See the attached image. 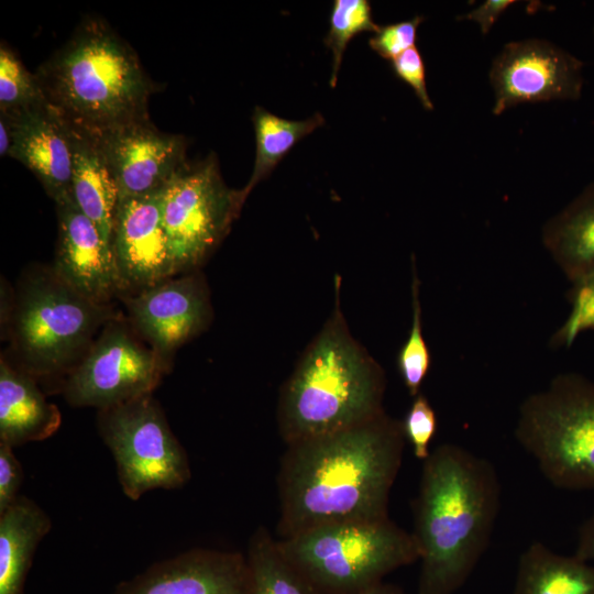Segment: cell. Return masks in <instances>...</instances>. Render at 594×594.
Returning <instances> with one entry per match:
<instances>
[{
  "label": "cell",
  "mask_w": 594,
  "mask_h": 594,
  "mask_svg": "<svg viewBox=\"0 0 594 594\" xmlns=\"http://www.w3.org/2000/svg\"><path fill=\"white\" fill-rule=\"evenodd\" d=\"M542 243L572 284L594 273V183L546 222Z\"/></svg>",
  "instance_id": "d6986e66"
},
{
  "label": "cell",
  "mask_w": 594,
  "mask_h": 594,
  "mask_svg": "<svg viewBox=\"0 0 594 594\" xmlns=\"http://www.w3.org/2000/svg\"><path fill=\"white\" fill-rule=\"evenodd\" d=\"M574 554L594 564V512L579 529Z\"/></svg>",
  "instance_id": "836d02e7"
},
{
  "label": "cell",
  "mask_w": 594,
  "mask_h": 594,
  "mask_svg": "<svg viewBox=\"0 0 594 594\" xmlns=\"http://www.w3.org/2000/svg\"><path fill=\"white\" fill-rule=\"evenodd\" d=\"M36 77L48 102L90 135L148 119L153 85L132 47L101 20L81 23Z\"/></svg>",
  "instance_id": "277c9868"
},
{
  "label": "cell",
  "mask_w": 594,
  "mask_h": 594,
  "mask_svg": "<svg viewBox=\"0 0 594 594\" xmlns=\"http://www.w3.org/2000/svg\"><path fill=\"white\" fill-rule=\"evenodd\" d=\"M11 144L10 130L8 122L0 116V154L8 156Z\"/></svg>",
  "instance_id": "d590c367"
},
{
  "label": "cell",
  "mask_w": 594,
  "mask_h": 594,
  "mask_svg": "<svg viewBox=\"0 0 594 594\" xmlns=\"http://www.w3.org/2000/svg\"><path fill=\"white\" fill-rule=\"evenodd\" d=\"M569 299V316L551 339L554 346L569 348L581 332L594 329V273L573 283Z\"/></svg>",
  "instance_id": "83f0119b"
},
{
  "label": "cell",
  "mask_w": 594,
  "mask_h": 594,
  "mask_svg": "<svg viewBox=\"0 0 594 594\" xmlns=\"http://www.w3.org/2000/svg\"><path fill=\"white\" fill-rule=\"evenodd\" d=\"M72 127V125H70ZM70 195L80 209L111 244L118 189L95 140L72 127Z\"/></svg>",
  "instance_id": "ffe728a7"
},
{
  "label": "cell",
  "mask_w": 594,
  "mask_h": 594,
  "mask_svg": "<svg viewBox=\"0 0 594 594\" xmlns=\"http://www.w3.org/2000/svg\"><path fill=\"white\" fill-rule=\"evenodd\" d=\"M10 130L8 156L35 174L55 201L70 193L72 127L48 101L13 113H0Z\"/></svg>",
  "instance_id": "e0dca14e"
},
{
  "label": "cell",
  "mask_w": 594,
  "mask_h": 594,
  "mask_svg": "<svg viewBox=\"0 0 594 594\" xmlns=\"http://www.w3.org/2000/svg\"><path fill=\"white\" fill-rule=\"evenodd\" d=\"M411 270L413 322L408 338L399 351L397 365L409 395L415 397L420 393L424 380L429 372L431 355L422 333V316L419 297L420 282L417 275L415 260H413Z\"/></svg>",
  "instance_id": "484cf974"
},
{
  "label": "cell",
  "mask_w": 594,
  "mask_h": 594,
  "mask_svg": "<svg viewBox=\"0 0 594 594\" xmlns=\"http://www.w3.org/2000/svg\"><path fill=\"white\" fill-rule=\"evenodd\" d=\"M283 385L277 407L280 437L292 444L363 424L382 413L383 369L352 337L339 305Z\"/></svg>",
  "instance_id": "3957f363"
},
{
  "label": "cell",
  "mask_w": 594,
  "mask_h": 594,
  "mask_svg": "<svg viewBox=\"0 0 594 594\" xmlns=\"http://www.w3.org/2000/svg\"><path fill=\"white\" fill-rule=\"evenodd\" d=\"M58 241L53 271L84 297L101 305L122 292L112 251L70 193L55 200Z\"/></svg>",
  "instance_id": "9a60e30c"
},
{
  "label": "cell",
  "mask_w": 594,
  "mask_h": 594,
  "mask_svg": "<svg viewBox=\"0 0 594 594\" xmlns=\"http://www.w3.org/2000/svg\"><path fill=\"white\" fill-rule=\"evenodd\" d=\"M392 68L399 79L411 87L422 107L432 110L433 105L426 85L425 63L416 45L393 59Z\"/></svg>",
  "instance_id": "4dcf8cb0"
},
{
  "label": "cell",
  "mask_w": 594,
  "mask_h": 594,
  "mask_svg": "<svg viewBox=\"0 0 594 594\" xmlns=\"http://www.w3.org/2000/svg\"><path fill=\"white\" fill-rule=\"evenodd\" d=\"M62 416L36 380L4 358L0 361V443L12 448L53 436Z\"/></svg>",
  "instance_id": "ac0fdd59"
},
{
  "label": "cell",
  "mask_w": 594,
  "mask_h": 594,
  "mask_svg": "<svg viewBox=\"0 0 594 594\" xmlns=\"http://www.w3.org/2000/svg\"><path fill=\"white\" fill-rule=\"evenodd\" d=\"M245 556L250 594H322L287 559L264 526L252 534Z\"/></svg>",
  "instance_id": "603a6c76"
},
{
  "label": "cell",
  "mask_w": 594,
  "mask_h": 594,
  "mask_svg": "<svg viewBox=\"0 0 594 594\" xmlns=\"http://www.w3.org/2000/svg\"><path fill=\"white\" fill-rule=\"evenodd\" d=\"M165 189L118 201L111 246L122 292H141L176 275L163 221Z\"/></svg>",
  "instance_id": "5bb4252c"
},
{
  "label": "cell",
  "mask_w": 594,
  "mask_h": 594,
  "mask_svg": "<svg viewBox=\"0 0 594 594\" xmlns=\"http://www.w3.org/2000/svg\"><path fill=\"white\" fill-rule=\"evenodd\" d=\"M277 541L322 594L354 593L419 561L413 534L389 517L320 525Z\"/></svg>",
  "instance_id": "5b68a950"
},
{
  "label": "cell",
  "mask_w": 594,
  "mask_h": 594,
  "mask_svg": "<svg viewBox=\"0 0 594 594\" xmlns=\"http://www.w3.org/2000/svg\"><path fill=\"white\" fill-rule=\"evenodd\" d=\"M515 437L550 484L594 490V383L575 373L553 377L521 403Z\"/></svg>",
  "instance_id": "52a82bcc"
},
{
  "label": "cell",
  "mask_w": 594,
  "mask_h": 594,
  "mask_svg": "<svg viewBox=\"0 0 594 594\" xmlns=\"http://www.w3.org/2000/svg\"><path fill=\"white\" fill-rule=\"evenodd\" d=\"M351 594H408V593H406L402 587L397 585L385 583L384 581H382Z\"/></svg>",
  "instance_id": "e575fe53"
},
{
  "label": "cell",
  "mask_w": 594,
  "mask_h": 594,
  "mask_svg": "<svg viewBox=\"0 0 594 594\" xmlns=\"http://www.w3.org/2000/svg\"><path fill=\"white\" fill-rule=\"evenodd\" d=\"M116 312L76 292L55 272L38 271L19 288L12 314V343L21 367L36 377L67 375Z\"/></svg>",
  "instance_id": "8992f818"
},
{
  "label": "cell",
  "mask_w": 594,
  "mask_h": 594,
  "mask_svg": "<svg viewBox=\"0 0 594 594\" xmlns=\"http://www.w3.org/2000/svg\"><path fill=\"white\" fill-rule=\"evenodd\" d=\"M252 122L256 155L252 175L242 188L245 197L257 183L270 176L275 166L301 139L323 125L324 118L321 113H315L306 120H287L262 107H255Z\"/></svg>",
  "instance_id": "cb8c5ba5"
},
{
  "label": "cell",
  "mask_w": 594,
  "mask_h": 594,
  "mask_svg": "<svg viewBox=\"0 0 594 594\" xmlns=\"http://www.w3.org/2000/svg\"><path fill=\"white\" fill-rule=\"evenodd\" d=\"M490 80L495 97L492 112L499 116L520 103L579 99L583 63L546 40L515 41L494 59Z\"/></svg>",
  "instance_id": "8fae6325"
},
{
  "label": "cell",
  "mask_w": 594,
  "mask_h": 594,
  "mask_svg": "<svg viewBox=\"0 0 594 594\" xmlns=\"http://www.w3.org/2000/svg\"><path fill=\"white\" fill-rule=\"evenodd\" d=\"M246 197L229 188L212 155L187 165L165 189L163 221L176 274L199 266L227 235Z\"/></svg>",
  "instance_id": "9c48e42d"
},
{
  "label": "cell",
  "mask_w": 594,
  "mask_h": 594,
  "mask_svg": "<svg viewBox=\"0 0 594 594\" xmlns=\"http://www.w3.org/2000/svg\"><path fill=\"white\" fill-rule=\"evenodd\" d=\"M330 29L323 40L332 53V70L330 86L337 85L343 53L350 41L363 32L380 30L372 16L371 4L367 0H334L330 13Z\"/></svg>",
  "instance_id": "d4e9b609"
},
{
  "label": "cell",
  "mask_w": 594,
  "mask_h": 594,
  "mask_svg": "<svg viewBox=\"0 0 594 594\" xmlns=\"http://www.w3.org/2000/svg\"><path fill=\"white\" fill-rule=\"evenodd\" d=\"M51 528L46 512L24 495L0 514V594H23L35 550Z\"/></svg>",
  "instance_id": "44dd1931"
},
{
  "label": "cell",
  "mask_w": 594,
  "mask_h": 594,
  "mask_svg": "<svg viewBox=\"0 0 594 594\" xmlns=\"http://www.w3.org/2000/svg\"><path fill=\"white\" fill-rule=\"evenodd\" d=\"M127 307L134 329L163 360L204 331L212 316L198 274L173 276L138 292Z\"/></svg>",
  "instance_id": "4fadbf2b"
},
{
  "label": "cell",
  "mask_w": 594,
  "mask_h": 594,
  "mask_svg": "<svg viewBox=\"0 0 594 594\" xmlns=\"http://www.w3.org/2000/svg\"><path fill=\"white\" fill-rule=\"evenodd\" d=\"M421 15L411 20L381 26L369 41L370 47L382 58L391 62L415 46L417 29L422 22Z\"/></svg>",
  "instance_id": "f546056e"
},
{
  "label": "cell",
  "mask_w": 594,
  "mask_h": 594,
  "mask_svg": "<svg viewBox=\"0 0 594 594\" xmlns=\"http://www.w3.org/2000/svg\"><path fill=\"white\" fill-rule=\"evenodd\" d=\"M90 136L113 177L118 201L166 188L188 165L184 138L160 132L148 119Z\"/></svg>",
  "instance_id": "7c38bea8"
},
{
  "label": "cell",
  "mask_w": 594,
  "mask_h": 594,
  "mask_svg": "<svg viewBox=\"0 0 594 594\" xmlns=\"http://www.w3.org/2000/svg\"><path fill=\"white\" fill-rule=\"evenodd\" d=\"M405 443L403 421L384 411L358 426L288 444L277 473L279 539L320 525L389 517Z\"/></svg>",
  "instance_id": "6da1fadb"
},
{
  "label": "cell",
  "mask_w": 594,
  "mask_h": 594,
  "mask_svg": "<svg viewBox=\"0 0 594 594\" xmlns=\"http://www.w3.org/2000/svg\"><path fill=\"white\" fill-rule=\"evenodd\" d=\"M166 361L118 319L108 322L63 385L74 407L98 410L153 394Z\"/></svg>",
  "instance_id": "30bf717a"
},
{
  "label": "cell",
  "mask_w": 594,
  "mask_h": 594,
  "mask_svg": "<svg viewBox=\"0 0 594 594\" xmlns=\"http://www.w3.org/2000/svg\"><path fill=\"white\" fill-rule=\"evenodd\" d=\"M97 425L130 499L152 490H178L190 480L188 455L153 394L98 410Z\"/></svg>",
  "instance_id": "ba28073f"
},
{
  "label": "cell",
  "mask_w": 594,
  "mask_h": 594,
  "mask_svg": "<svg viewBox=\"0 0 594 594\" xmlns=\"http://www.w3.org/2000/svg\"><path fill=\"white\" fill-rule=\"evenodd\" d=\"M514 594H594V564L534 541L518 559Z\"/></svg>",
  "instance_id": "7402d4cb"
},
{
  "label": "cell",
  "mask_w": 594,
  "mask_h": 594,
  "mask_svg": "<svg viewBox=\"0 0 594 594\" xmlns=\"http://www.w3.org/2000/svg\"><path fill=\"white\" fill-rule=\"evenodd\" d=\"M490 460L454 443L422 461L413 502L420 570L417 594H454L485 553L501 507Z\"/></svg>",
  "instance_id": "7a4b0ae2"
},
{
  "label": "cell",
  "mask_w": 594,
  "mask_h": 594,
  "mask_svg": "<svg viewBox=\"0 0 594 594\" xmlns=\"http://www.w3.org/2000/svg\"><path fill=\"white\" fill-rule=\"evenodd\" d=\"M22 482L23 469L13 448L0 443V514L20 496Z\"/></svg>",
  "instance_id": "1f68e13d"
},
{
  "label": "cell",
  "mask_w": 594,
  "mask_h": 594,
  "mask_svg": "<svg viewBox=\"0 0 594 594\" xmlns=\"http://www.w3.org/2000/svg\"><path fill=\"white\" fill-rule=\"evenodd\" d=\"M437 415L427 397L419 393L403 421L406 440L413 448L414 455L425 461L429 454L430 442L437 431Z\"/></svg>",
  "instance_id": "f1b7e54d"
},
{
  "label": "cell",
  "mask_w": 594,
  "mask_h": 594,
  "mask_svg": "<svg viewBox=\"0 0 594 594\" xmlns=\"http://www.w3.org/2000/svg\"><path fill=\"white\" fill-rule=\"evenodd\" d=\"M112 594H250L246 556L194 548L152 564Z\"/></svg>",
  "instance_id": "2e32d148"
},
{
  "label": "cell",
  "mask_w": 594,
  "mask_h": 594,
  "mask_svg": "<svg viewBox=\"0 0 594 594\" xmlns=\"http://www.w3.org/2000/svg\"><path fill=\"white\" fill-rule=\"evenodd\" d=\"M513 3L515 1L512 0H486L476 9L458 16V20L473 21L480 26L482 34H487L501 14Z\"/></svg>",
  "instance_id": "d6a6232c"
},
{
  "label": "cell",
  "mask_w": 594,
  "mask_h": 594,
  "mask_svg": "<svg viewBox=\"0 0 594 594\" xmlns=\"http://www.w3.org/2000/svg\"><path fill=\"white\" fill-rule=\"evenodd\" d=\"M48 101L32 75L3 43L0 47V113L9 114Z\"/></svg>",
  "instance_id": "4316f807"
}]
</instances>
